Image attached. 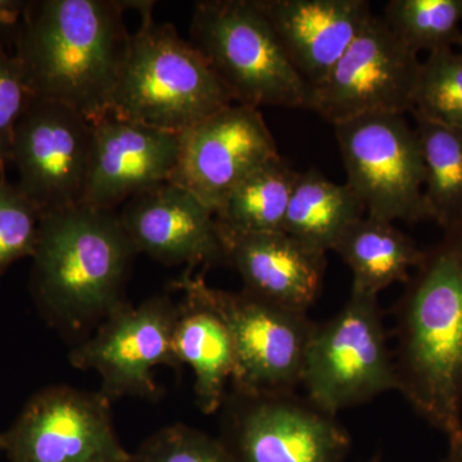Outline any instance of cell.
Listing matches in <instances>:
<instances>
[{
    "label": "cell",
    "instance_id": "6da1fadb",
    "mask_svg": "<svg viewBox=\"0 0 462 462\" xmlns=\"http://www.w3.org/2000/svg\"><path fill=\"white\" fill-rule=\"evenodd\" d=\"M396 303L397 392L447 440L462 434V226L443 231Z\"/></svg>",
    "mask_w": 462,
    "mask_h": 462
},
{
    "label": "cell",
    "instance_id": "7a4b0ae2",
    "mask_svg": "<svg viewBox=\"0 0 462 462\" xmlns=\"http://www.w3.org/2000/svg\"><path fill=\"white\" fill-rule=\"evenodd\" d=\"M136 2L30 0L14 50L32 97L60 103L96 123L108 115L132 33Z\"/></svg>",
    "mask_w": 462,
    "mask_h": 462
},
{
    "label": "cell",
    "instance_id": "3957f363",
    "mask_svg": "<svg viewBox=\"0 0 462 462\" xmlns=\"http://www.w3.org/2000/svg\"><path fill=\"white\" fill-rule=\"evenodd\" d=\"M138 254L116 209L45 212L32 257V296L60 328L100 325L126 305L125 285Z\"/></svg>",
    "mask_w": 462,
    "mask_h": 462
},
{
    "label": "cell",
    "instance_id": "277c9868",
    "mask_svg": "<svg viewBox=\"0 0 462 462\" xmlns=\"http://www.w3.org/2000/svg\"><path fill=\"white\" fill-rule=\"evenodd\" d=\"M153 7V2L136 5L141 25L132 33L108 114L182 134L233 100L194 45L154 20Z\"/></svg>",
    "mask_w": 462,
    "mask_h": 462
},
{
    "label": "cell",
    "instance_id": "5b68a950",
    "mask_svg": "<svg viewBox=\"0 0 462 462\" xmlns=\"http://www.w3.org/2000/svg\"><path fill=\"white\" fill-rule=\"evenodd\" d=\"M236 105L309 109L311 89L297 74L256 0H202L190 41Z\"/></svg>",
    "mask_w": 462,
    "mask_h": 462
},
{
    "label": "cell",
    "instance_id": "8992f818",
    "mask_svg": "<svg viewBox=\"0 0 462 462\" xmlns=\"http://www.w3.org/2000/svg\"><path fill=\"white\" fill-rule=\"evenodd\" d=\"M302 385L312 403L334 416L397 391L379 296L351 288L338 314L315 325Z\"/></svg>",
    "mask_w": 462,
    "mask_h": 462
},
{
    "label": "cell",
    "instance_id": "52a82bcc",
    "mask_svg": "<svg viewBox=\"0 0 462 462\" xmlns=\"http://www.w3.org/2000/svg\"><path fill=\"white\" fill-rule=\"evenodd\" d=\"M346 184L379 220L427 221L425 166L415 129L404 115L369 114L333 125Z\"/></svg>",
    "mask_w": 462,
    "mask_h": 462
},
{
    "label": "cell",
    "instance_id": "ba28073f",
    "mask_svg": "<svg viewBox=\"0 0 462 462\" xmlns=\"http://www.w3.org/2000/svg\"><path fill=\"white\" fill-rule=\"evenodd\" d=\"M202 296L221 316L234 351L233 391L291 393L302 384L307 348L315 329L309 314L291 311L247 293L208 287L197 276Z\"/></svg>",
    "mask_w": 462,
    "mask_h": 462
},
{
    "label": "cell",
    "instance_id": "9c48e42d",
    "mask_svg": "<svg viewBox=\"0 0 462 462\" xmlns=\"http://www.w3.org/2000/svg\"><path fill=\"white\" fill-rule=\"evenodd\" d=\"M221 440L238 462H346L351 436L337 416L291 393L225 398Z\"/></svg>",
    "mask_w": 462,
    "mask_h": 462
},
{
    "label": "cell",
    "instance_id": "30bf717a",
    "mask_svg": "<svg viewBox=\"0 0 462 462\" xmlns=\"http://www.w3.org/2000/svg\"><path fill=\"white\" fill-rule=\"evenodd\" d=\"M420 67L419 54L384 18L373 14L329 76L311 90L309 109L333 125L369 114H411Z\"/></svg>",
    "mask_w": 462,
    "mask_h": 462
},
{
    "label": "cell",
    "instance_id": "8fae6325",
    "mask_svg": "<svg viewBox=\"0 0 462 462\" xmlns=\"http://www.w3.org/2000/svg\"><path fill=\"white\" fill-rule=\"evenodd\" d=\"M11 462H134L100 392L53 385L30 398L2 434Z\"/></svg>",
    "mask_w": 462,
    "mask_h": 462
},
{
    "label": "cell",
    "instance_id": "7c38bea8",
    "mask_svg": "<svg viewBox=\"0 0 462 462\" xmlns=\"http://www.w3.org/2000/svg\"><path fill=\"white\" fill-rule=\"evenodd\" d=\"M178 311L169 296L152 297L138 306L126 303L108 316L93 337L76 346L69 361L78 369L98 374L100 393L109 401L154 400L158 385L153 370L161 365H180L173 351Z\"/></svg>",
    "mask_w": 462,
    "mask_h": 462
},
{
    "label": "cell",
    "instance_id": "4fadbf2b",
    "mask_svg": "<svg viewBox=\"0 0 462 462\" xmlns=\"http://www.w3.org/2000/svg\"><path fill=\"white\" fill-rule=\"evenodd\" d=\"M93 124L75 109L32 97L14 129L17 185L45 212L80 205L89 171Z\"/></svg>",
    "mask_w": 462,
    "mask_h": 462
},
{
    "label": "cell",
    "instance_id": "5bb4252c",
    "mask_svg": "<svg viewBox=\"0 0 462 462\" xmlns=\"http://www.w3.org/2000/svg\"><path fill=\"white\" fill-rule=\"evenodd\" d=\"M278 156L260 109L233 103L180 134L170 181L199 197L215 214L245 176Z\"/></svg>",
    "mask_w": 462,
    "mask_h": 462
},
{
    "label": "cell",
    "instance_id": "9a60e30c",
    "mask_svg": "<svg viewBox=\"0 0 462 462\" xmlns=\"http://www.w3.org/2000/svg\"><path fill=\"white\" fill-rule=\"evenodd\" d=\"M91 124L89 171L80 205L116 209L143 191L171 180L180 134L109 114Z\"/></svg>",
    "mask_w": 462,
    "mask_h": 462
},
{
    "label": "cell",
    "instance_id": "2e32d148",
    "mask_svg": "<svg viewBox=\"0 0 462 462\" xmlns=\"http://www.w3.org/2000/svg\"><path fill=\"white\" fill-rule=\"evenodd\" d=\"M118 216L139 254L158 263L188 270L226 263L214 212L171 181L126 200Z\"/></svg>",
    "mask_w": 462,
    "mask_h": 462
},
{
    "label": "cell",
    "instance_id": "e0dca14e",
    "mask_svg": "<svg viewBox=\"0 0 462 462\" xmlns=\"http://www.w3.org/2000/svg\"><path fill=\"white\" fill-rule=\"evenodd\" d=\"M297 74L315 89L373 17L366 0H256Z\"/></svg>",
    "mask_w": 462,
    "mask_h": 462
},
{
    "label": "cell",
    "instance_id": "ac0fdd59",
    "mask_svg": "<svg viewBox=\"0 0 462 462\" xmlns=\"http://www.w3.org/2000/svg\"><path fill=\"white\" fill-rule=\"evenodd\" d=\"M221 236L226 263L239 273L243 291L282 309L309 314L321 291L327 254L306 247L284 231Z\"/></svg>",
    "mask_w": 462,
    "mask_h": 462
},
{
    "label": "cell",
    "instance_id": "d6986e66",
    "mask_svg": "<svg viewBox=\"0 0 462 462\" xmlns=\"http://www.w3.org/2000/svg\"><path fill=\"white\" fill-rule=\"evenodd\" d=\"M184 293L179 306L173 351L179 364L194 374V392L200 411L211 415L223 407L227 385L234 372V351L230 333L221 316L207 302L188 270L173 282Z\"/></svg>",
    "mask_w": 462,
    "mask_h": 462
},
{
    "label": "cell",
    "instance_id": "ffe728a7",
    "mask_svg": "<svg viewBox=\"0 0 462 462\" xmlns=\"http://www.w3.org/2000/svg\"><path fill=\"white\" fill-rule=\"evenodd\" d=\"M333 251L351 269V288L374 296L394 282L406 284L425 254L396 225L367 215L346 227Z\"/></svg>",
    "mask_w": 462,
    "mask_h": 462
},
{
    "label": "cell",
    "instance_id": "44dd1931",
    "mask_svg": "<svg viewBox=\"0 0 462 462\" xmlns=\"http://www.w3.org/2000/svg\"><path fill=\"white\" fill-rule=\"evenodd\" d=\"M366 211L346 184H337L318 170L298 172L282 231L306 247L327 254L346 227Z\"/></svg>",
    "mask_w": 462,
    "mask_h": 462
},
{
    "label": "cell",
    "instance_id": "7402d4cb",
    "mask_svg": "<svg viewBox=\"0 0 462 462\" xmlns=\"http://www.w3.org/2000/svg\"><path fill=\"white\" fill-rule=\"evenodd\" d=\"M298 172L278 156L257 167L216 209L221 234L282 231Z\"/></svg>",
    "mask_w": 462,
    "mask_h": 462
},
{
    "label": "cell",
    "instance_id": "603a6c76",
    "mask_svg": "<svg viewBox=\"0 0 462 462\" xmlns=\"http://www.w3.org/2000/svg\"><path fill=\"white\" fill-rule=\"evenodd\" d=\"M411 115L425 166L427 221L443 231L462 226V129Z\"/></svg>",
    "mask_w": 462,
    "mask_h": 462
},
{
    "label": "cell",
    "instance_id": "cb8c5ba5",
    "mask_svg": "<svg viewBox=\"0 0 462 462\" xmlns=\"http://www.w3.org/2000/svg\"><path fill=\"white\" fill-rule=\"evenodd\" d=\"M382 17L418 54L454 48L462 38V0H391Z\"/></svg>",
    "mask_w": 462,
    "mask_h": 462
},
{
    "label": "cell",
    "instance_id": "d4e9b609",
    "mask_svg": "<svg viewBox=\"0 0 462 462\" xmlns=\"http://www.w3.org/2000/svg\"><path fill=\"white\" fill-rule=\"evenodd\" d=\"M411 114L462 129V54L454 48L428 54L421 62Z\"/></svg>",
    "mask_w": 462,
    "mask_h": 462
},
{
    "label": "cell",
    "instance_id": "484cf974",
    "mask_svg": "<svg viewBox=\"0 0 462 462\" xmlns=\"http://www.w3.org/2000/svg\"><path fill=\"white\" fill-rule=\"evenodd\" d=\"M42 215L17 184L7 178L0 181V275L16 261L33 256Z\"/></svg>",
    "mask_w": 462,
    "mask_h": 462
},
{
    "label": "cell",
    "instance_id": "4316f807",
    "mask_svg": "<svg viewBox=\"0 0 462 462\" xmlns=\"http://www.w3.org/2000/svg\"><path fill=\"white\" fill-rule=\"evenodd\" d=\"M134 462H238L221 439L185 424L156 431L134 455Z\"/></svg>",
    "mask_w": 462,
    "mask_h": 462
},
{
    "label": "cell",
    "instance_id": "83f0119b",
    "mask_svg": "<svg viewBox=\"0 0 462 462\" xmlns=\"http://www.w3.org/2000/svg\"><path fill=\"white\" fill-rule=\"evenodd\" d=\"M30 99L20 60L0 47V166L11 162L14 129Z\"/></svg>",
    "mask_w": 462,
    "mask_h": 462
},
{
    "label": "cell",
    "instance_id": "f1b7e54d",
    "mask_svg": "<svg viewBox=\"0 0 462 462\" xmlns=\"http://www.w3.org/2000/svg\"><path fill=\"white\" fill-rule=\"evenodd\" d=\"M30 0H0V42L16 44L23 32Z\"/></svg>",
    "mask_w": 462,
    "mask_h": 462
},
{
    "label": "cell",
    "instance_id": "f546056e",
    "mask_svg": "<svg viewBox=\"0 0 462 462\" xmlns=\"http://www.w3.org/2000/svg\"><path fill=\"white\" fill-rule=\"evenodd\" d=\"M439 462H462V434L455 439L448 440V449Z\"/></svg>",
    "mask_w": 462,
    "mask_h": 462
},
{
    "label": "cell",
    "instance_id": "4dcf8cb0",
    "mask_svg": "<svg viewBox=\"0 0 462 462\" xmlns=\"http://www.w3.org/2000/svg\"><path fill=\"white\" fill-rule=\"evenodd\" d=\"M361 462H382V457H380V455L373 456L372 458H367V460L361 461Z\"/></svg>",
    "mask_w": 462,
    "mask_h": 462
},
{
    "label": "cell",
    "instance_id": "1f68e13d",
    "mask_svg": "<svg viewBox=\"0 0 462 462\" xmlns=\"http://www.w3.org/2000/svg\"><path fill=\"white\" fill-rule=\"evenodd\" d=\"M5 179V167L0 166V181Z\"/></svg>",
    "mask_w": 462,
    "mask_h": 462
},
{
    "label": "cell",
    "instance_id": "d6a6232c",
    "mask_svg": "<svg viewBox=\"0 0 462 462\" xmlns=\"http://www.w3.org/2000/svg\"><path fill=\"white\" fill-rule=\"evenodd\" d=\"M0 451H3V439H2V434H0Z\"/></svg>",
    "mask_w": 462,
    "mask_h": 462
},
{
    "label": "cell",
    "instance_id": "836d02e7",
    "mask_svg": "<svg viewBox=\"0 0 462 462\" xmlns=\"http://www.w3.org/2000/svg\"><path fill=\"white\" fill-rule=\"evenodd\" d=\"M457 47L460 48V53L462 54V38H461V41L458 42Z\"/></svg>",
    "mask_w": 462,
    "mask_h": 462
}]
</instances>
